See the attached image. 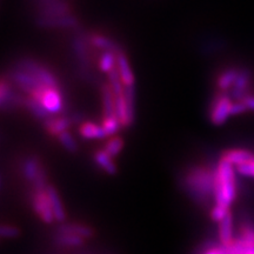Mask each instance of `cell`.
I'll return each mask as SVG.
<instances>
[{"label": "cell", "instance_id": "1", "mask_svg": "<svg viewBox=\"0 0 254 254\" xmlns=\"http://www.w3.org/2000/svg\"><path fill=\"white\" fill-rule=\"evenodd\" d=\"M214 180L215 168L213 170L206 165H194L184 172L180 185L195 204L207 206L211 200L214 201Z\"/></svg>", "mask_w": 254, "mask_h": 254}, {"label": "cell", "instance_id": "2", "mask_svg": "<svg viewBox=\"0 0 254 254\" xmlns=\"http://www.w3.org/2000/svg\"><path fill=\"white\" fill-rule=\"evenodd\" d=\"M237 198V177L233 165L220 159L215 167L214 205L230 208Z\"/></svg>", "mask_w": 254, "mask_h": 254}, {"label": "cell", "instance_id": "3", "mask_svg": "<svg viewBox=\"0 0 254 254\" xmlns=\"http://www.w3.org/2000/svg\"><path fill=\"white\" fill-rule=\"evenodd\" d=\"M90 43L86 36H75L72 40V50L78 62V73L85 81L92 82L94 79L92 73V58L90 55Z\"/></svg>", "mask_w": 254, "mask_h": 254}, {"label": "cell", "instance_id": "4", "mask_svg": "<svg viewBox=\"0 0 254 254\" xmlns=\"http://www.w3.org/2000/svg\"><path fill=\"white\" fill-rule=\"evenodd\" d=\"M30 97L36 99L37 101H39L51 116H55V114H58L63 111V95L58 87L41 85L39 88H37L36 91L32 92Z\"/></svg>", "mask_w": 254, "mask_h": 254}, {"label": "cell", "instance_id": "5", "mask_svg": "<svg viewBox=\"0 0 254 254\" xmlns=\"http://www.w3.org/2000/svg\"><path fill=\"white\" fill-rule=\"evenodd\" d=\"M17 68L23 69L33 75L37 80H39L41 84L45 85V86H52V87H58L59 81L58 79L49 68L45 67L43 64L36 62V60L30 59V58H24L19 59L17 63Z\"/></svg>", "mask_w": 254, "mask_h": 254}, {"label": "cell", "instance_id": "6", "mask_svg": "<svg viewBox=\"0 0 254 254\" xmlns=\"http://www.w3.org/2000/svg\"><path fill=\"white\" fill-rule=\"evenodd\" d=\"M233 99L227 92H219L214 95L209 107V120L214 126L224 125L231 117Z\"/></svg>", "mask_w": 254, "mask_h": 254}, {"label": "cell", "instance_id": "7", "mask_svg": "<svg viewBox=\"0 0 254 254\" xmlns=\"http://www.w3.org/2000/svg\"><path fill=\"white\" fill-rule=\"evenodd\" d=\"M38 18H55L69 15L72 6L65 0H38Z\"/></svg>", "mask_w": 254, "mask_h": 254}, {"label": "cell", "instance_id": "8", "mask_svg": "<svg viewBox=\"0 0 254 254\" xmlns=\"http://www.w3.org/2000/svg\"><path fill=\"white\" fill-rule=\"evenodd\" d=\"M25 95H19L12 88V82L8 78L2 77L0 81V107L1 110L12 111L19 106H24Z\"/></svg>", "mask_w": 254, "mask_h": 254}, {"label": "cell", "instance_id": "9", "mask_svg": "<svg viewBox=\"0 0 254 254\" xmlns=\"http://www.w3.org/2000/svg\"><path fill=\"white\" fill-rule=\"evenodd\" d=\"M31 201L32 207H33L36 214L41 219V220L45 222V224H52V222L56 220L52 207H51L49 194H47V189L33 190Z\"/></svg>", "mask_w": 254, "mask_h": 254}, {"label": "cell", "instance_id": "10", "mask_svg": "<svg viewBox=\"0 0 254 254\" xmlns=\"http://www.w3.org/2000/svg\"><path fill=\"white\" fill-rule=\"evenodd\" d=\"M7 78L12 84L17 85V86L20 88L21 91H24L27 95H30L32 92H34L37 88H39L41 85H43L39 80H37L33 75L30 74V73L17 67L12 68L11 71L8 72Z\"/></svg>", "mask_w": 254, "mask_h": 254}, {"label": "cell", "instance_id": "11", "mask_svg": "<svg viewBox=\"0 0 254 254\" xmlns=\"http://www.w3.org/2000/svg\"><path fill=\"white\" fill-rule=\"evenodd\" d=\"M251 80H252V72L250 68H239V74L233 87L230 90V95L234 101H243L250 93Z\"/></svg>", "mask_w": 254, "mask_h": 254}, {"label": "cell", "instance_id": "12", "mask_svg": "<svg viewBox=\"0 0 254 254\" xmlns=\"http://www.w3.org/2000/svg\"><path fill=\"white\" fill-rule=\"evenodd\" d=\"M36 24L38 27L49 28V30H56V28H77L79 26V19L73 14L55 18L37 17Z\"/></svg>", "mask_w": 254, "mask_h": 254}, {"label": "cell", "instance_id": "13", "mask_svg": "<svg viewBox=\"0 0 254 254\" xmlns=\"http://www.w3.org/2000/svg\"><path fill=\"white\" fill-rule=\"evenodd\" d=\"M86 38L90 43L91 46L95 47V49L101 50L103 52H113L119 53L122 52L123 47L119 45L114 39H111L107 36H104L101 33H97V32H91V33L86 34Z\"/></svg>", "mask_w": 254, "mask_h": 254}, {"label": "cell", "instance_id": "14", "mask_svg": "<svg viewBox=\"0 0 254 254\" xmlns=\"http://www.w3.org/2000/svg\"><path fill=\"white\" fill-rule=\"evenodd\" d=\"M73 125L71 117H51L44 122V127H45L47 134L51 136H58L63 132L68 131V128Z\"/></svg>", "mask_w": 254, "mask_h": 254}, {"label": "cell", "instance_id": "15", "mask_svg": "<svg viewBox=\"0 0 254 254\" xmlns=\"http://www.w3.org/2000/svg\"><path fill=\"white\" fill-rule=\"evenodd\" d=\"M117 71L122 78L124 86H134V74H133L131 65H129L128 58L124 51L117 53Z\"/></svg>", "mask_w": 254, "mask_h": 254}, {"label": "cell", "instance_id": "16", "mask_svg": "<svg viewBox=\"0 0 254 254\" xmlns=\"http://www.w3.org/2000/svg\"><path fill=\"white\" fill-rule=\"evenodd\" d=\"M57 232L59 233H68L74 234L82 238V239H90L94 236V230L91 226L85 224H79V222H66V224H60Z\"/></svg>", "mask_w": 254, "mask_h": 254}, {"label": "cell", "instance_id": "17", "mask_svg": "<svg viewBox=\"0 0 254 254\" xmlns=\"http://www.w3.org/2000/svg\"><path fill=\"white\" fill-rule=\"evenodd\" d=\"M220 159L238 167L254 159V153L249 150H244V148H233V150L225 151Z\"/></svg>", "mask_w": 254, "mask_h": 254}, {"label": "cell", "instance_id": "18", "mask_svg": "<svg viewBox=\"0 0 254 254\" xmlns=\"http://www.w3.org/2000/svg\"><path fill=\"white\" fill-rule=\"evenodd\" d=\"M101 103H103L104 117L116 116V95L109 82H104L100 86Z\"/></svg>", "mask_w": 254, "mask_h": 254}, {"label": "cell", "instance_id": "19", "mask_svg": "<svg viewBox=\"0 0 254 254\" xmlns=\"http://www.w3.org/2000/svg\"><path fill=\"white\" fill-rule=\"evenodd\" d=\"M44 170V166L41 165L39 158L37 155H30L24 160L23 166H21V172L26 180L30 183H33L39 176V173Z\"/></svg>", "mask_w": 254, "mask_h": 254}, {"label": "cell", "instance_id": "20", "mask_svg": "<svg viewBox=\"0 0 254 254\" xmlns=\"http://www.w3.org/2000/svg\"><path fill=\"white\" fill-rule=\"evenodd\" d=\"M47 194H49L51 207H52L56 221L60 222V224H64L66 220V212H65V209H64L63 202H62V200H60L58 190H57L55 186L49 185L47 186Z\"/></svg>", "mask_w": 254, "mask_h": 254}, {"label": "cell", "instance_id": "21", "mask_svg": "<svg viewBox=\"0 0 254 254\" xmlns=\"http://www.w3.org/2000/svg\"><path fill=\"white\" fill-rule=\"evenodd\" d=\"M233 231V215L230 212L226 217L219 222V243L227 246L234 240Z\"/></svg>", "mask_w": 254, "mask_h": 254}, {"label": "cell", "instance_id": "22", "mask_svg": "<svg viewBox=\"0 0 254 254\" xmlns=\"http://www.w3.org/2000/svg\"><path fill=\"white\" fill-rule=\"evenodd\" d=\"M78 132L81 138L87 139V140H92V139H104L107 136L103 126L92 122L81 123L80 126H79Z\"/></svg>", "mask_w": 254, "mask_h": 254}, {"label": "cell", "instance_id": "23", "mask_svg": "<svg viewBox=\"0 0 254 254\" xmlns=\"http://www.w3.org/2000/svg\"><path fill=\"white\" fill-rule=\"evenodd\" d=\"M238 74H239V68L230 67L224 69L217 79V87L220 92H227L233 87L236 82Z\"/></svg>", "mask_w": 254, "mask_h": 254}, {"label": "cell", "instance_id": "24", "mask_svg": "<svg viewBox=\"0 0 254 254\" xmlns=\"http://www.w3.org/2000/svg\"><path fill=\"white\" fill-rule=\"evenodd\" d=\"M93 158L95 164H97L105 173L110 174V176H114V174L118 172V168H117V165L114 164V161L112 160V157H110L104 150H99L95 152Z\"/></svg>", "mask_w": 254, "mask_h": 254}, {"label": "cell", "instance_id": "25", "mask_svg": "<svg viewBox=\"0 0 254 254\" xmlns=\"http://www.w3.org/2000/svg\"><path fill=\"white\" fill-rule=\"evenodd\" d=\"M24 107H26V109L28 110V112H30L32 116L34 117V118L44 120V122L52 117L45 110V107H44L43 105L39 103V101L33 99V98L30 97V95H25Z\"/></svg>", "mask_w": 254, "mask_h": 254}, {"label": "cell", "instance_id": "26", "mask_svg": "<svg viewBox=\"0 0 254 254\" xmlns=\"http://www.w3.org/2000/svg\"><path fill=\"white\" fill-rule=\"evenodd\" d=\"M238 239L249 244V245H254V224L250 218L246 217L241 219Z\"/></svg>", "mask_w": 254, "mask_h": 254}, {"label": "cell", "instance_id": "27", "mask_svg": "<svg viewBox=\"0 0 254 254\" xmlns=\"http://www.w3.org/2000/svg\"><path fill=\"white\" fill-rule=\"evenodd\" d=\"M85 239L82 238L74 236V234H68V233H59L57 232L55 236V243L58 246L63 247H78L81 246L84 244Z\"/></svg>", "mask_w": 254, "mask_h": 254}, {"label": "cell", "instance_id": "28", "mask_svg": "<svg viewBox=\"0 0 254 254\" xmlns=\"http://www.w3.org/2000/svg\"><path fill=\"white\" fill-rule=\"evenodd\" d=\"M98 67L103 73L109 74L114 68H117V53L103 52L99 60H98Z\"/></svg>", "mask_w": 254, "mask_h": 254}, {"label": "cell", "instance_id": "29", "mask_svg": "<svg viewBox=\"0 0 254 254\" xmlns=\"http://www.w3.org/2000/svg\"><path fill=\"white\" fill-rule=\"evenodd\" d=\"M101 126H103L107 136H116L117 133L119 132L120 127H123L119 119L117 118V116L104 117L103 122H101Z\"/></svg>", "mask_w": 254, "mask_h": 254}, {"label": "cell", "instance_id": "30", "mask_svg": "<svg viewBox=\"0 0 254 254\" xmlns=\"http://www.w3.org/2000/svg\"><path fill=\"white\" fill-rule=\"evenodd\" d=\"M124 147V140L120 136H111V138L105 142V146L103 150L106 152L110 157H117L120 152H122Z\"/></svg>", "mask_w": 254, "mask_h": 254}, {"label": "cell", "instance_id": "31", "mask_svg": "<svg viewBox=\"0 0 254 254\" xmlns=\"http://www.w3.org/2000/svg\"><path fill=\"white\" fill-rule=\"evenodd\" d=\"M58 140L60 142V145H62L66 151L69 152V153H75V152L78 151V144L71 132H63L62 134L58 136Z\"/></svg>", "mask_w": 254, "mask_h": 254}, {"label": "cell", "instance_id": "32", "mask_svg": "<svg viewBox=\"0 0 254 254\" xmlns=\"http://www.w3.org/2000/svg\"><path fill=\"white\" fill-rule=\"evenodd\" d=\"M107 78H109V84L111 88H112V91L114 92V95L123 94L124 91H125V86H124L122 78H120L117 68H114L112 72H110L107 74Z\"/></svg>", "mask_w": 254, "mask_h": 254}, {"label": "cell", "instance_id": "33", "mask_svg": "<svg viewBox=\"0 0 254 254\" xmlns=\"http://www.w3.org/2000/svg\"><path fill=\"white\" fill-rule=\"evenodd\" d=\"M0 236L4 239H15L20 236V230L14 225L4 224L0 228Z\"/></svg>", "mask_w": 254, "mask_h": 254}, {"label": "cell", "instance_id": "34", "mask_svg": "<svg viewBox=\"0 0 254 254\" xmlns=\"http://www.w3.org/2000/svg\"><path fill=\"white\" fill-rule=\"evenodd\" d=\"M237 172L244 177L254 178V159L237 167Z\"/></svg>", "mask_w": 254, "mask_h": 254}, {"label": "cell", "instance_id": "35", "mask_svg": "<svg viewBox=\"0 0 254 254\" xmlns=\"http://www.w3.org/2000/svg\"><path fill=\"white\" fill-rule=\"evenodd\" d=\"M230 208L220 207V206H213V208L211 209V218L213 221L220 222L226 215L230 213Z\"/></svg>", "mask_w": 254, "mask_h": 254}, {"label": "cell", "instance_id": "36", "mask_svg": "<svg viewBox=\"0 0 254 254\" xmlns=\"http://www.w3.org/2000/svg\"><path fill=\"white\" fill-rule=\"evenodd\" d=\"M247 111H249V109L243 101H233L231 109V116H240V114L245 113Z\"/></svg>", "mask_w": 254, "mask_h": 254}, {"label": "cell", "instance_id": "37", "mask_svg": "<svg viewBox=\"0 0 254 254\" xmlns=\"http://www.w3.org/2000/svg\"><path fill=\"white\" fill-rule=\"evenodd\" d=\"M243 103L246 105V107L249 109V111H254V95L253 94H249L245 99L243 100Z\"/></svg>", "mask_w": 254, "mask_h": 254}]
</instances>
